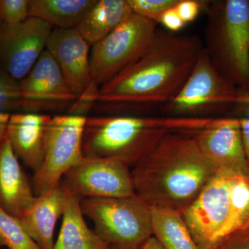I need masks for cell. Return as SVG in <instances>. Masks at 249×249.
<instances>
[{"mask_svg":"<svg viewBox=\"0 0 249 249\" xmlns=\"http://www.w3.org/2000/svg\"><path fill=\"white\" fill-rule=\"evenodd\" d=\"M203 49L198 36L157 28L144 55L100 88L96 105L112 114L164 106L182 89Z\"/></svg>","mask_w":249,"mask_h":249,"instance_id":"1","label":"cell"},{"mask_svg":"<svg viewBox=\"0 0 249 249\" xmlns=\"http://www.w3.org/2000/svg\"><path fill=\"white\" fill-rule=\"evenodd\" d=\"M196 134H168L132 167L134 193L149 206L181 213L215 173L201 154Z\"/></svg>","mask_w":249,"mask_h":249,"instance_id":"2","label":"cell"},{"mask_svg":"<svg viewBox=\"0 0 249 249\" xmlns=\"http://www.w3.org/2000/svg\"><path fill=\"white\" fill-rule=\"evenodd\" d=\"M214 118L132 115L87 118L83 152L87 158L114 159L133 167L168 134H196Z\"/></svg>","mask_w":249,"mask_h":249,"instance_id":"3","label":"cell"},{"mask_svg":"<svg viewBox=\"0 0 249 249\" xmlns=\"http://www.w3.org/2000/svg\"><path fill=\"white\" fill-rule=\"evenodd\" d=\"M206 52L219 73L249 91V1L207 3Z\"/></svg>","mask_w":249,"mask_h":249,"instance_id":"4","label":"cell"},{"mask_svg":"<svg viewBox=\"0 0 249 249\" xmlns=\"http://www.w3.org/2000/svg\"><path fill=\"white\" fill-rule=\"evenodd\" d=\"M80 206L96 233L114 249H139L153 236L151 209L137 195L84 198Z\"/></svg>","mask_w":249,"mask_h":249,"instance_id":"5","label":"cell"},{"mask_svg":"<svg viewBox=\"0 0 249 249\" xmlns=\"http://www.w3.org/2000/svg\"><path fill=\"white\" fill-rule=\"evenodd\" d=\"M158 24L132 12L119 27L92 46L91 80L101 88L144 55L151 45Z\"/></svg>","mask_w":249,"mask_h":249,"instance_id":"6","label":"cell"},{"mask_svg":"<svg viewBox=\"0 0 249 249\" xmlns=\"http://www.w3.org/2000/svg\"><path fill=\"white\" fill-rule=\"evenodd\" d=\"M242 91L219 73L204 48L182 89L162 108L168 116L211 118L209 114L233 107Z\"/></svg>","mask_w":249,"mask_h":249,"instance_id":"7","label":"cell"},{"mask_svg":"<svg viewBox=\"0 0 249 249\" xmlns=\"http://www.w3.org/2000/svg\"><path fill=\"white\" fill-rule=\"evenodd\" d=\"M87 118L69 114L52 117L43 163L31 181L36 196L60 183L69 170L84 160L83 135Z\"/></svg>","mask_w":249,"mask_h":249,"instance_id":"8","label":"cell"},{"mask_svg":"<svg viewBox=\"0 0 249 249\" xmlns=\"http://www.w3.org/2000/svg\"><path fill=\"white\" fill-rule=\"evenodd\" d=\"M61 181L82 199L136 195L129 167L114 159L85 157L65 174Z\"/></svg>","mask_w":249,"mask_h":249,"instance_id":"9","label":"cell"},{"mask_svg":"<svg viewBox=\"0 0 249 249\" xmlns=\"http://www.w3.org/2000/svg\"><path fill=\"white\" fill-rule=\"evenodd\" d=\"M19 84L21 109L24 112L44 114L69 109L77 98L58 64L47 50Z\"/></svg>","mask_w":249,"mask_h":249,"instance_id":"10","label":"cell"},{"mask_svg":"<svg viewBox=\"0 0 249 249\" xmlns=\"http://www.w3.org/2000/svg\"><path fill=\"white\" fill-rule=\"evenodd\" d=\"M52 30L35 18L14 25L0 24L1 68L16 79H23L46 50Z\"/></svg>","mask_w":249,"mask_h":249,"instance_id":"11","label":"cell"},{"mask_svg":"<svg viewBox=\"0 0 249 249\" xmlns=\"http://www.w3.org/2000/svg\"><path fill=\"white\" fill-rule=\"evenodd\" d=\"M196 137L201 154L215 172L249 175L240 119H214Z\"/></svg>","mask_w":249,"mask_h":249,"instance_id":"12","label":"cell"},{"mask_svg":"<svg viewBox=\"0 0 249 249\" xmlns=\"http://www.w3.org/2000/svg\"><path fill=\"white\" fill-rule=\"evenodd\" d=\"M89 47L76 28L53 29L46 50L57 62L67 84L76 97L91 85Z\"/></svg>","mask_w":249,"mask_h":249,"instance_id":"13","label":"cell"},{"mask_svg":"<svg viewBox=\"0 0 249 249\" xmlns=\"http://www.w3.org/2000/svg\"><path fill=\"white\" fill-rule=\"evenodd\" d=\"M52 117L29 112L10 116L6 138L18 160L34 173L43 163Z\"/></svg>","mask_w":249,"mask_h":249,"instance_id":"14","label":"cell"},{"mask_svg":"<svg viewBox=\"0 0 249 249\" xmlns=\"http://www.w3.org/2000/svg\"><path fill=\"white\" fill-rule=\"evenodd\" d=\"M36 199L31 182L6 138L0 145V207L19 219Z\"/></svg>","mask_w":249,"mask_h":249,"instance_id":"15","label":"cell"},{"mask_svg":"<svg viewBox=\"0 0 249 249\" xmlns=\"http://www.w3.org/2000/svg\"><path fill=\"white\" fill-rule=\"evenodd\" d=\"M66 196L61 181L37 199L19 220L22 227L42 249H52L53 232L63 215Z\"/></svg>","mask_w":249,"mask_h":249,"instance_id":"16","label":"cell"},{"mask_svg":"<svg viewBox=\"0 0 249 249\" xmlns=\"http://www.w3.org/2000/svg\"><path fill=\"white\" fill-rule=\"evenodd\" d=\"M66 196L61 229L52 249H112L111 246L91 230L82 212V198L70 191L63 183Z\"/></svg>","mask_w":249,"mask_h":249,"instance_id":"17","label":"cell"},{"mask_svg":"<svg viewBox=\"0 0 249 249\" xmlns=\"http://www.w3.org/2000/svg\"><path fill=\"white\" fill-rule=\"evenodd\" d=\"M132 12L128 0H96L76 29L93 46L119 27Z\"/></svg>","mask_w":249,"mask_h":249,"instance_id":"18","label":"cell"},{"mask_svg":"<svg viewBox=\"0 0 249 249\" xmlns=\"http://www.w3.org/2000/svg\"><path fill=\"white\" fill-rule=\"evenodd\" d=\"M96 0H29V17L53 29L76 28Z\"/></svg>","mask_w":249,"mask_h":249,"instance_id":"19","label":"cell"},{"mask_svg":"<svg viewBox=\"0 0 249 249\" xmlns=\"http://www.w3.org/2000/svg\"><path fill=\"white\" fill-rule=\"evenodd\" d=\"M152 233L164 249H200L181 213L150 206Z\"/></svg>","mask_w":249,"mask_h":249,"instance_id":"20","label":"cell"},{"mask_svg":"<svg viewBox=\"0 0 249 249\" xmlns=\"http://www.w3.org/2000/svg\"><path fill=\"white\" fill-rule=\"evenodd\" d=\"M9 249H42L28 235L18 218L0 207V247Z\"/></svg>","mask_w":249,"mask_h":249,"instance_id":"21","label":"cell"},{"mask_svg":"<svg viewBox=\"0 0 249 249\" xmlns=\"http://www.w3.org/2000/svg\"><path fill=\"white\" fill-rule=\"evenodd\" d=\"M19 81L0 68V114H11L22 109Z\"/></svg>","mask_w":249,"mask_h":249,"instance_id":"22","label":"cell"},{"mask_svg":"<svg viewBox=\"0 0 249 249\" xmlns=\"http://www.w3.org/2000/svg\"><path fill=\"white\" fill-rule=\"evenodd\" d=\"M132 11L160 24L167 10L175 7L179 0H128Z\"/></svg>","mask_w":249,"mask_h":249,"instance_id":"23","label":"cell"},{"mask_svg":"<svg viewBox=\"0 0 249 249\" xmlns=\"http://www.w3.org/2000/svg\"><path fill=\"white\" fill-rule=\"evenodd\" d=\"M29 0H0V24L14 25L29 17Z\"/></svg>","mask_w":249,"mask_h":249,"instance_id":"24","label":"cell"},{"mask_svg":"<svg viewBox=\"0 0 249 249\" xmlns=\"http://www.w3.org/2000/svg\"><path fill=\"white\" fill-rule=\"evenodd\" d=\"M99 89V87L91 82L88 89L77 98L72 104L68 109V114L87 117L86 114L97 103Z\"/></svg>","mask_w":249,"mask_h":249,"instance_id":"25","label":"cell"},{"mask_svg":"<svg viewBox=\"0 0 249 249\" xmlns=\"http://www.w3.org/2000/svg\"><path fill=\"white\" fill-rule=\"evenodd\" d=\"M207 3L197 0H179L175 6L177 12L185 24L193 22L199 16L201 10L205 9Z\"/></svg>","mask_w":249,"mask_h":249,"instance_id":"26","label":"cell"},{"mask_svg":"<svg viewBox=\"0 0 249 249\" xmlns=\"http://www.w3.org/2000/svg\"><path fill=\"white\" fill-rule=\"evenodd\" d=\"M210 249H249V229L229 236Z\"/></svg>","mask_w":249,"mask_h":249,"instance_id":"27","label":"cell"},{"mask_svg":"<svg viewBox=\"0 0 249 249\" xmlns=\"http://www.w3.org/2000/svg\"><path fill=\"white\" fill-rule=\"evenodd\" d=\"M160 24L163 25L167 31L175 33L181 30L186 25L178 16L175 7L167 10L164 14L162 15Z\"/></svg>","mask_w":249,"mask_h":249,"instance_id":"28","label":"cell"},{"mask_svg":"<svg viewBox=\"0 0 249 249\" xmlns=\"http://www.w3.org/2000/svg\"><path fill=\"white\" fill-rule=\"evenodd\" d=\"M233 108L237 119H249V91H242Z\"/></svg>","mask_w":249,"mask_h":249,"instance_id":"29","label":"cell"},{"mask_svg":"<svg viewBox=\"0 0 249 249\" xmlns=\"http://www.w3.org/2000/svg\"><path fill=\"white\" fill-rule=\"evenodd\" d=\"M240 121L242 139L247 160L249 163V119H239Z\"/></svg>","mask_w":249,"mask_h":249,"instance_id":"30","label":"cell"},{"mask_svg":"<svg viewBox=\"0 0 249 249\" xmlns=\"http://www.w3.org/2000/svg\"><path fill=\"white\" fill-rule=\"evenodd\" d=\"M11 114H0V145L6 139L8 123Z\"/></svg>","mask_w":249,"mask_h":249,"instance_id":"31","label":"cell"},{"mask_svg":"<svg viewBox=\"0 0 249 249\" xmlns=\"http://www.w3.org/2000/svg\"><path fill=\"white\" fill-rule=\"evenodd\" d=\"M139 249H164L154 236L145 241Z\"/></svg>","mask_w":249,"mask_h":249,"instance_id":"32","label":"cell"},{"mask_svg":"<svg viewBox=\"0 0 249 249\" xmlns=\"http://www.w3.org/2000/svg\"></svg>","mask_w":249,"mask_h":249,"instance_id":"33","label":"cell"}]
</instances>
